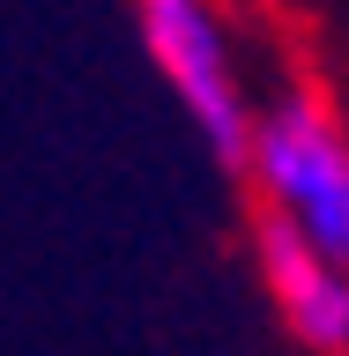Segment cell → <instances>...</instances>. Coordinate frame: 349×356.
Wrapping results in <instances>:
<instances>
[{
	"label": "cell",
	"instance_id": "obj_1",
	"mask_svg": "<svg viewBox=\"0 0 349 356\" xmlns=\"http://www.w3.org/2000/svg\"><path fill=\"white\" fill-rule=\"evenodd\" d=\"M238 178L261 200V222H283L349 275V127L312 82L261 97Z\"/></svg>",
	"mask_w": 349,
	"mask_h": 356
},
{
	"label": "cell",
	"instance_id": "obj_2",
	"mask_svg": "<svg viewBox=\"0 0 349 356\" xmlns=\"http://www.w3.org/2000/svg\"><path fill=\"white\" fill-rule=\"evenodd\" d=\"M134 30L149 44L164 89L178 97V111L194 119V134L208 141L223 171L245 163V141H253V111L261 97L245 89L238 67V30L216 0H134Z\"/></svg>",
	"mask_w": 349,
	"mask_h": 356
},
{
	"label": "cell",
	"instance_id": "obj_3",
	"mask_svg": "<svg viewBox=\"0 0 349 356\" xmlns=\"http://www.w3.org/2000/svg\"><path fill=\"white\" fill-rule=\"evenodd\" d=\"M253 275H261L275 319L290 341L312 356H349V275L312 252L305 238H290L283 222H253Z\"/></svg>",
	"mask_w": 349,
	"mask_h": 356
}]
</instances>
